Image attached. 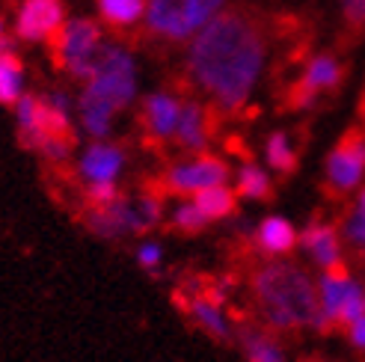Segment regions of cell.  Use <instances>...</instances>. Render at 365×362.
<instances>
[{"label": "cell", "instance_id": "1", "mask_svg": "<svg viewBox=\"0 0 365 362\" xmlns=\"http://www.w3.org/2000/svg\"><path fill=\"white\" fill-rule=\"evenodd\" d=\"M267 63V27L252 9H223L199 30L190 45L185 68L196 89L223 113H238L255 93Z\"/></svg>", "mask_w": 365, "mask_h": 362}, {"label": "cell", "instance_id": "2", "mask_svg": "<svg viewBox=\"0 0 365 362\" xmlns=\"http://www.w3.org/2000/svg\"><path fill=\"white\" fill-rule=\"evenodd\" d=\"M137 98V63L134 53L119 42H107L93 75L83 81L78 95V122L89 140H107L113 119Z\"/></svg>", "mask_w": 365, "mask_h": 362}, {"label": "cell", "instance_id": "3", "mask_svg": "<svg viewBox=\"0 0 365 362\" xmlns=\"http://www.w3.org/2000/svg\"><path fill=\"white\" fill-rule=\"evenodd\" d=\"M252 300L259 315L277 333L315 330L318 324V282L297 264L270 262L252 274Z\"/></svg>", "mask_w": 365, "mask_h": 362}, {"label": "cell", "instance_id": "4", "mask_svg": "<svg viewBox=\"0 0 365 362\" xmlns=\"http://www.w3.org/2000/svg\"><path fill=\"white\" fill-rule=\"evenodd\" d=\"M226 9V0H145V33L158 42H190L211 18Z\"/></svg>", "mask_w": 365, "mask_h": 362}, {"label": "cell", "instance_id": "5", "mask_svg": "<svg viewBox=\"0 0 365 362\" xmlns=\"http://www.w3.org/2000/svg\"><path fill=\"white\" fill-rule=\"evenodd\" d=\"M15 125L18 140L30 152H39L53 137H75L71 125V98L66 93H48V95H21L15 104Z\"/></svg>", "mask_w": 365, "mask_h": 362}, {"label": "cell", "instance_id": "6", "mask_svg": "<svg viewBox=\"0 0 365 362\" xmlns=\"http://www.w3.org/2000/svg\"><path fill=\"white\" fill-rule=\"evenodd\" d=\"M104 33L101 24L93 18H71L63 24V30L51 39V51H53V63H57L66 75L86 81L93 75V68L104 51Z\"/></svg>", "mask_w": 365, "mask_h": 362}, {"label": "cell", "instance_id": "7", "mask_svg": "<svg viewBox=\"0 0 365 362\" xmlns=\"http://www.w3.org/2000/svg\"><path fill=\"white\" fill-rule=\"evenodd\" d=\"M327 187L336 196H348L362 187L365 181V131H348L324 164Z\"/></svg>", "mask_w": 365, "mask_h": 362}, {"label": "cell", "instance_id": "8", "mask_svg": "<svg viewBox=\"0 0 365 362\" xmlns=\"http://www.w3.org/2000/svg\"><path fill=\"white\" fill-rule=\"evenodd\" d=\"M229 175H232V170L223 157L199 152L187 160H178V164H173L163 172V187L175 196H196L208 187L229 185Z\"/></svg>", "mask_w": 365, "mask_h": 362}, {"label": "cell", "instance_id": "9", "mask_svg": "<svg viewBox=\"0 0 365 362\" xmlns=\"http://www.w3.org/2000/svg\"><path fill=\"white\" fill-rule=\"evenodd\" d=\"M341 81H344V66L333 53H315V57L306 63L300 81L291 86L288 104L294 107V110H306V107H312L318 101V95L339 89Z\"/></svg>", "mask_w": 365, "mask_h": 362}, {"label": "cell", "instance_id": "10", "mask_svg": "<svg viewBox=\"0 0 365 362\" xmlns=\"http://www.w3.org/2000/svg\"><path fill=\"white\" fill-rule=\"evenodd\" d=\"M356 288H362V285L351 276V270L344 264L321 270V276H318V324H315L318 333H330V330L341 327L344 303L351 300Z\"/></svg>", "mask_w": 365, "mask_h": 362}, {"label": "cell", "instance_id": "11", "mask_svg": "<svg viewBox=\"0 0 365 362\" xmlns=\"http://www.w3.org/2000/svg\"><path fill=\"white\" fill-rule=\"evenodd\" d=\"M66 24V6L63 0H21L15 12V36L21 42L42 45L57 36Z\"/></svg>", "mask_w": 365, "mask_h": 362}, {"label": "cell", "instance_id": "12", "mask_svg": "<svg viewBox=\"0 0 365 362\" xmlns=\"http://www.w3.org/2000/svg\"><path fill=\"white\" fill-rule=\"evenodd\" d=\"M181 101L178 95L167 93V89H158V93H149L140 104V125L145 137L152 143H167L175 137L178 128V116H181Z\"/></svg>", "mask_w": 365, "mask_h": 362}, {"label": "cell", "instance_id": "13", "mask_svg": "<svg viewBox=\"0 0 365 362\" xmlns=\"http://www.w3.org/2000/svg\"><path fill=\"white\" fill-rule=\"evenodd\" d=\"M125 170V152L110 140H93L78 157V178L83 185H101L116 181Z\"/></svg>", "mask_w": 365, "mask_h": 362}, {"label": "cell", "instance_id": "14", "mask_svg": "<svg viewBox=\"0 0 365 362\" xmlns=\"http://www.w3.org/2000/svg\"><path fill=\"white\" fill-rule=\"evenodd\" d=\"M300 249L318 270L339 267L344 256V234L333 223H312L300 232Z\"/></svg>", "mask_w": 365, "mask_h": 362}, {"label": "cell", "instance_id": "15", "mask_svg": "<svg viewBox=\"0 0 365 362\" xmlns=\"http://www.w3.org/2000/svg\"><path fill=\"white\" fill-rule=\"evenodd\" d=\"M185 312L187 318L196 324L199 330L205 336H211L214 341H229L232 338V321L223 309V300L211 294V291H193L187 294V303H185Z\"/></svg>", "mask_w": 365, "mask_h": 362}, {"label": "cell", "instance_id": "16", "mask_svg": "<svg viewBox=\"0 0 365 362\" xmlns=\"http://www.w3.org/2000/svg\"><path fill=\"white\" fill-rule=\"evenodd\" d=\"M173 143L181 152H208L211 143V110L202 101H185L181 104V116H178V128Z\"/></svg>", "mask_w": 365, "mask_h": 362}, {"label": "cell", "instance_id": "17", "mask_svg": "<svg viewBox=\"0 0 365 362\" xmlns=\"http://www.w3.org/2000/svg\"><path fill=\"white\" fill-rule=\"evenodd\" d=\"M86 229L104 241H116L131 232V199H113L110 205H89L83 214Z\"/></svg>", "mask_w": 365, "mask_h": 362}, {"label": "cell", "instance_id": "18", "mask_svg": "<svg viewBox=\"0 0 365 362\" xmlns=\"http://www.w3.org/2000/svg\"><path fill=\"white\" fill-rule=\"evenodd\" d=\"M255 247H259L264 256H285V252L300 247V234L291 220L273 214V217H264L259 229H255Z\"/></svg>", "mask_w": 365, "mask_h": 362}, {"label": "cell", "instance_id": "19", "mask_svg": "<svg viewBox=\"0 0 365 362\" xmlns=\"http://www.w3.org/2000/svg\"><path fill=\"white\" fill-rule=\"evenodd\" d=\"M241 351L247 362H285V348L270 327H244L241 330Z\"/></svg>", "mask_w": 365, "mask_h": 362}, {"label": "cell", "instance_id": "20", "mask_svg": "<svg viewBox=\"0 0 365 362\" xmlns=\"http://www.w3.org/2000/svg\"><path fill=\"white\" fill-rule=\"evenodd\" d=\"M193 202L199 205V211L205 214L208 223H217V220H226V217L235 214V208H238V190L229 187V185H217V187H208L202 193L190 196Z\"/></svg>", "mask_w": 365, "mask_h": 362}, {"label": "cell", "instance_id": "21", "mask_svg": "<svg viewBox=\"0 0 365 362\" xmlns=\"http://www.w3.org/2000/svg\"><path fill=\"white\" fill-rule=\"evenodd\" d=\"M98 15L113 30L137 27L145 18V0H98Z\"/></svg>", "mask_w": 365, "mask_h": 362}, {"label": "cell", "instance_id": "22", "mask_svg": "<svg viewBox=\"0 0 365 362\" xmlns=\"http://www.w3.org/2000/svg\"><path fill=\"white\" fill-rule=\"evenodd\" d=\"M24 95V63L18 60V53H0V104L15 107L18 98Z\"/></svg>", "mask_w": 365, "mask_h": 362}, {"label": "cell", "instance_id": "23", "mask_svg": "<svg viewBox=\"0 0 365 362\" xmlns=\"http://www.w3.org/2000/svg\"><path fill=\"white\" fill-rule=\"evenodd\" d=\"M235 190H238L241 199L262 202V199H267L273 193V185H270V175L259 164H244L235 172Z\"/></svg>", "mask_w": 365, "mask_h": 362}, {"label": "cell", "instance_id": "24", "mask_svg": "<svg viewBox=\"0 0 365 362\" xmlns=\"http://www.w3.org/2000/svg\"><path fill=\"white\" fill-rule=\"evenodd\" d=\"M264 157H267V167L273 172H282V175L294 172V167H297V152H294V146H291V137L282 134V131H273L267 137Z\"/></svg>", "mask_w": 365, "mask_h": 362}, {"label": "cell", "instance_id": "25", "mask_svg": "<svg viewBox=\"0 0 365 362\" xmlns=\"http://www.w3.org/2000/svg\"><path fill=\"white\" fill-rule=\"evenodd\" d=\"M160 214H163V205L158 196H140V199H131V232L134 234H143L160 223Z\"/></svg>", "mask_w": 365, "mask_h": 362}, {"label": "cell", "instance_id": "26", "mask_svg": "<svg viewBox=\"0 0 365 362\" xmlns=\"http://www.w3.org/2000/svg\"><path fill=\"white\" fill-rule=\"evenodd\" d=\"M341 234H344V241H348V244H354V247H359V249L365 247V185L359 187L354 208L348 211V217H344Z\"/></svg>", "mask_w": 365, "mask_h": 362}, {"label": "cell", "instance_id": "27", "mask_svg": "<svg viewBox=\"0 0 365 362\" xmlns=\"http://www.w3.org/2000/svg\"><path fill=\"white\" fill-rule=\"evenodd\" d=\"M205 226H208L205 214L199 211V205L193 202V199H187V202L175 205V211H173V229L185 232V234H196V232H202Z\"/></svg>", "mask_w": 365, "mask_h": 362}, {"label": "cell", "instance_id": "28", "mask_svg": "<svg viewBox=\"0 0 365 362\" xmlns=\"http://www.w3.org/2000/svg\"><path fill=\"white\" fill-rule=\"evenodd\" d=\"M137 264L149 274H158L160 264H163V247L158 241H143L137 247Z\"/></svg>", "mask_w": 365, "mask_h": 362}, {"label": "cell", "instance_id": "29", "mask_svg": "<svg viewBox=\"0 0 365 362\" xmlns=\"http://www.w3.org/2000/svg\"><path fill=\"white\" fill-rule=\"evenodd\" d=\"M86 205H110L113 199H119L116 181H101V185H83Z\"/></svg>", "mask_w": 365, "mask_h": 362}, {"label": "cell", "instance_id": "30", "mask_svg": "<svg viewBox=\"0 0 365 362\" xmlns=\"http://www.w3.org/2000/svg\"><path fill=\"white\" fill-rule=\"evenodd\" d=\"M341 4V15L344 21H348L351 27H365V0H339Z\"/></svg>", "mask_w": 365, "mask_h": 362}, {"label": "cell", "instance_id": "31", "mask_svg": "<svg viewBox=\"0 0 365 362\" xmlns=\"http://www.w3.org/2000/svg\"><path fill=\"white\" fill-rule=\"evenodd\" d=\"M344 336H348V341H351L356 351L365 353V315H359L356 321H351L348 327H344Z\"/></svg>", "mask_w": 365, "mask_h": 362}, {"label": "cell", "instance_id": "32", "mask_svg": "<svg viewBox=\"0 0 365 362\" xmlns=\"http://www.w3.org/2000/svg\"><path fill=\"white\" fill-rule=\"evenodd\" d=\"M4 36H6V33H4V18H0V39H4Z\"/></svg>", "mask_w": 365, "mask_h": 362}, {"label": "cell", "instance_id": "33", "mask_svg": "<svg viewBox=\"0 0 365 362\" xmlns=\"http://www.w3.org/2000/svg\"><path fill=\"white\" fill-rule=\"evenodd\" d=\"M362 113H365V101H362Z\"/></svg>", "mask_w": 365, "mask_h": 362}]
</instances>
